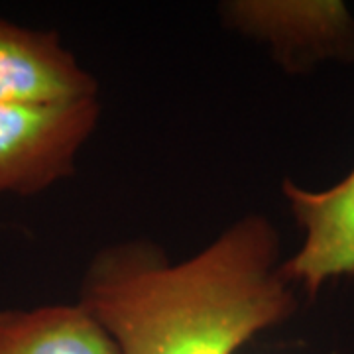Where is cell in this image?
<instances>
[{
  "mask_svg": "<svg viewBox=\"0 0 354 354\" xmlns=\"http://www.w3.org/2000/svg\"><path fill=\"white\" fill-rule=\"evenodd\" d=\"M281 189L295 223L305 232L301 248L281 262L286 279L317 295L327 279L353 276L354 169L325 191H307L293 181H283Z\"/></svg>",
  "mask_w": 354,
  "mask_h": 354,
  "instance_id": "cell-4",
  "label": "cell"
},
{
  "mask_svg": "<svg viewBox=\"0 0 354 354\" xmlns=\"http://www.w3.org/2000/svg\"><path fill=\"white\" fill-rule=\"evenodd\" d=\"M0 354H120L113 337L81 305L0 311Z\"/></svg>",
  "mask_w": 354,
  "mask_h": 354,
  "instance_id": "cell-6",
  "label": "cell"
},
{
  "mask_svg": "<svg viewBox=\"0 0 354 354\" xmlns=\"http://www.w3.org/2000/svg\"><path fill=\"white\" fill-rule=\"evenodd\" d=\"M101 116L97 97L0 106V195H36L69 177Z\"/></svg>",
  "mask_w": 354,
  "mask_h": 354,
  "instance_id": "cell-2",
  "label": "cell"
},
{
  "mask_svg": "<svg viewBox=\"0 0 354 354\" xmlns=\"http://www.w3.org/2000/svg\"><path fill=\"white\" fill-rule=\"evenodd\" d=\"M95 77L77 64L55 32L0 18V106H39L93 99Z\"/></svg>",
  "mask_w": 354,
  "mask_h": 354,
  "instance_id": "cell-5",
  "label": "cell"
},
{
  "mask_svg": "<svg viewBox=\"0 0 354 354\" xmlns=\"http://www.w3.org/2000/svg\"><path fill=\"white\" fill-rule=\"evenodd\" d=\"M221 12L230 28L266 41L291 71L327 57L354 59V20L341 2L239 0Z\"/></svg>",
  "mask_w": 354,
  "mask_h": 354,
  "instance_id": "cell-3",
  "label": "cell"
},
{
  "mask_svg": "<svg viewBox=\"0 0 354 354\" xmlns=\"http://www.w3.org/2000/svg\"><path fill=\"white\" fill-rule=\"evenodd\" d=\"M79 305L120 354H232L290 319L297 299L281 274L278 230L248 215L179 264L152 242L104 246Z\"/></svg>",
  "mask_w": 354,
  "mask_h": 354,
  "instance_id": "cell-1",
  "label": "cell"
}]
</instances>
